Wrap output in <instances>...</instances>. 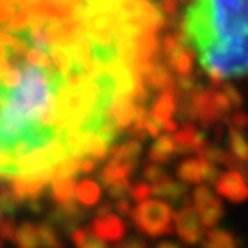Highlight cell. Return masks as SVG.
<instances>
[{"label":"cell","mask_w":248,"mask_h":248,"mask_svg":"<svg viewBox=\"0 0 248 248\" xmlns=\"http://www.w3.org/2000/svg\"><path fill=\"white\" fill-rule=\"evenodd\" d=\"M160 31L126 0L81 12L66 0H0V179L19 202L83 157L107 159L117 114L143 88Z\"/></svg>","instance_id":"obj_1"},{"label":"cell","mask_w":248,"mask_h":248,"mask_svg":"<svg viewBox=\"0 0 248 248\" xmlns=\"http://www.w3.org/2000/svg\"><path fill=\"white\" fill-rule=\"evenodd\" d=\"M179 26L212 86L248 74V0H191Z\"/></svg>","instance_id":"obj_2"},{"label":"cell","mask_w":248,"mask_h":248,"mask_svg":"<svg viewBox=\"0 0 248 248\" xmlns=\"http://www.w3.org/2000/svg\"><path fill=\"white\" fill-rule=\"evenodd\" d=\"M133 224L141 234L150 238H160L172 234L174 231V212L170 210L167 202L160 200H143L131 209Z\"/></svg>","instance_id":"obj_3"},{"label":"cell","mask_w":248,"mask_h":248,"mask_svg":"<svg viewBox=\"0 0 248 248\" xmlns=\"http://www.w3.org/2000/svg\"><path fill=\"white\" fill-rule=\"evenodd\" d=\"M191 205L195 207L198 217H200L203 228H216L217 222L224 216V205L222 202L210 191L209 186L198 185L191 193Z\"/></svg>","instance_id":"obj_4"},{"label":"cell","mask_w":248,"mask_h":248,"mask_svg":"<svg viewBox=\"0 0 248 248\" xmlns=\"http://www.w3.org/2000/svg\"><path fill=\"white\" fill-rule=\"evenodd\" d=\"M174 224L178 236L185 241L186 245H198L203 238V224L193 205L185 202V205L174 214Z\"/></svg>","instance_id":"obj_5"},{"label":"cell","mask_w":248,"mask_h":248,"mask_svg":"<svg viewBox=\"0 0 248 248\" xmlns=\"http://www.w3.org/2000/svg\"><path fill=\"white\" fill-rule=\"evenodd\" d=\"M214 188L231 203H243L248 200V183L240 170L229 169L221 172L214 181Z\"/></svg>","instance_id":"obj_6"},{"label":"cell","mask_w":248,"mask_h":248,"mask_svg":"<svg viewBox=\"0 0 248 248\" xmlns=\"http://www.w3.org/2000/svg\"><path fill=\"white\" fill-rule=\"evenodd\" d=\"M176 145V154L178 155H186V154H202L205 150L207 143V136L205 133L198 129L193 123L186 121L181 128L172 135Z\"/></svg>","instance_id":"obj_7"},{"label":"cell","mask_w":248,"mask_h":248,"mask_svg":"<svg viewBox=\"0 0 248 248\" xmlns=\"http://www.w3.org/2000/svg\"><path fill=\"white\" fill-rule=\"evenodd\" d=\"M90 228L97 232V236H100L104 241H121L124 238V234H126V224L112 210L97 214V217L93 219Z\"/></svg>","instance_id":"obj_8"},{"label":"cell","mask_w":248,"mask_h":248,"mask_svg":"<svg viewBox=\"0 0 248 248\" xmlns=\"http://www.w3.org/2000/svg\"><path fill=\"white\" fill-rule=\"evenodd\" d=\"M186 183H183L181 179L176 181L170 176H164L160 181L154 183L152 185V195L157 198H162L167 203H172V205H179L181 202H186Z\"/></svg>","instance_id":"obj_9"},{"label":"cell","mask_w":248,"mask_h":248,"mask_svg":"<svg viewBox=\"0 0 248 248\" xmlns=\"http://www.w3.org/2000/svg\"><path fill=\"white\" fill-rule=\"evenodd\" d=\"M176 107H178V102H176L174 90L162 92L154 98V102H152L150 117L155 121V123H159L160 126H162L166 121H169L170 117L174 116Z\"/></svg>","instance_id":"obj_10"},{"label":"cell","mask_w":248,"mask_h":248,"mask_svg":"<svg viewBox=\"0 0 248 248\" xmlns=\"http://www.w3.org/2000/svg\"><path fill=\"white\" fill-rule=\"evenodd\" d=\"M140 155H141V141L136 140V138H131V136H128V140H124L123 143L114 145L112 150H110V154H108V159L129 164V166H133V167L138 169Z\"/></svg>","instance_id":"obj_11"},{"label":"cell","mask_w":248,"mask_h":248,"mask_svg":"<svg viewBox=\"0 0 248 248\" xmlns=\"http://www.w3.org/2000/svg\"><path fill=\"white\" fill-rule=\"evenodd\" d=\"M136 170V167L129 166V164L119 162V160L108 159L107 164L100 169V174H98V179H100L102 186L107 188V186L114 185V183L121 181V179H129L131 174Z\"/></svg>","instance_id":"obj_12"},{"label":"cell","mask_w":248,"mask_h":248,"mask_svg":"<svg viewBox=\"0 0 248 248\" xmlns=\"http://www.w3.org/2000/svg\"><path fill=\"white\" fill-rule=\"evenodd\" d=\"M176 154V145L172 135H160L155 138V141L152 143L150 150H148V160L155 164H167L172 160V157Z\"/></svg>","instance_id":"obj_13"},{"label":"cell","mask_w":248,"mask_h":248,"mask_svg":"<svg viewBox=\"0 0 248 248\" xmlns=\"http://www.w3.org/2000/svg\"><path fill=\"white\" fill-rule=\"evenodd\" d=\"M203 166H205V160L203 157H190V159H185L183 162L178 164V169H176V174L186 185H200L203 181Z\"/></svg>","instance_id":"obj_14"},{"label":"cell","mask_w":248,"mask_h":248,"mask_svg":"<svg viewBox=\"0 0 248 248\" xmlns=\"http://www.w3.org/2000/svg\"><path fill=\"white\" fill-rule=\"evenodd\" d=\"M74 198L79 205L83 207H95L102 200V188L97 181L93 179H83L76 185Z\"/></svg>","instance_id":"obj_15"},{"label":"cell","mask_w":248,"mask_h":248,"mask_svg":"<svg viewBox=\"0 0 248 248\" xmlns=\"http://www.w3.org/2000/svg\"><path fill=\"white\" fill-rule=\"evenodd\" d=\"M202 248H240L238 238L226 229L210 228L202 238Z\"/></svg>","instance_id":"obj_16"},{"label":"cell","mask_w":248,"mask_h":248,"mask_svg":"<svg viewBox=\"0 0 248 248\" xmlns=\"http://www.w3.org/2000/svg\"><path fill=\"white\" fill-rule=\"evenodd\" d=\"M50 197L55 203H67L74 198V190H76V181L73 176H59L54 178L50 183Z\"/></svg>","instance_id":"obj_17"},{"label":"cell","mask_w":248,"mask_h":248,"mask_svg":"<svg viewBox=\"0 0 248 248\" xmlns=\"http://www.w3.org/2000/svg\"><path fill=\"white\" fill-rule=\"evenodd\" d=\"M12 240L16 241L17 248H43L42 240H40L38 226L31 224V222H23L14 231Z\"/></svg>","instance_id":"obj_18"},{"label":"cell","mask_w":248,"mask_h":248,"mask_svg":"<svg viewBox=\"0 0 248 248\" xmlns=\"http://www.w3.org/2000/svg\"><path fill=\"white\" fill-rule=\"evenodd\" d=\"M71 240L76 248H108V245L97 236L92 228H76L71 232Z\"/></svg>","instance_id":"obj_19"},{"label":"cell","mask_w":248,"mask_h":248,"mask_svg":"<svg viewBox=\"0 0 248 248\" xmlns=\"http://www.w3.org/2000/svg\"><path fill=\"white\" fill-rule=\"evenodd\" d=\"M228 145H229V152H231L240 162H247L248 160V141H247V138H245L243 131L229 126L228 128Z\"/></svg>","instance_id":"obj_20"},{"label":"cell","mask_w":248,"mask_h":248,"mask_svg":"<svg viewBox=\"0 0 248 248\" xmlns=\"http://www.w3.org/2000/svg\"><path fill=\"white\" fill-rule=\"evenodd\" d=\"M38 231H40V240H42L43 248H62L64 247L61 236H59L57 229H55L50 222H43V224H40Z\"/></svg>","instance_id":"obj_21"},{"label":"cell","mask_w":248,"mask_h":248,"mask_svg":"<svg viewBox=\"0 0 248 248\" xmlns=\"http://www.w3.org/2000/svg\"><path fill=\"white\" fill-rule=\"evenodd\" d=\"M217 88H221L222 92H224V95L229 98V102H231V105H232V108H234V110H236V108H241V107H243V97H241L240 90H238L234 85L222 81L221 85L217 86Z\"/></svg>","instance_id":"obj_22"},{"label":"cell","mask_w":248,"mask_h":248,"mask_svg":"<svg viewBox=\"0 0 248 248\" xmlns=\"http://www.w3.org/2000/svg\"><path fill=\"white\" fill-rule=\"evenodd\" d=\"M166 176V169H164L160 164H155V162H150L143 167V179L147 183H157Z\"/></svg>","instance_id":"obj_23"},{"label":"cell","mask_w":248,"mask_h":248,"mask_svg":"<svg viewBox=\"0 0 248 248\" xmlns=\"http://www.w3.org/2000/svg\"><path fill=\"white\" fill-rule=\"evenodd\" d=\"M226 121H228L229 126L240 129V131H245V129H248V114L243 112L241 108L232 110V112L229 114L228 117H226Z\"/></svg>","instance_id":"obj_24"},{"label":"cell","mask_w":248,"mask_h":248,"mask_svg":"<svg viewBox=\"0 0 248 248\" xmlns=\"http://www.w3.org/2000/svg\"><path fill=\"white\" fill-rule=\"evenodd\" d=\"M152 195V186L147 181H138L136 185L131 186V191H129V197L135 202H143L147 200Z\"/></svg>","instance_id":"obj_25"},{"label":"cell","mask_w":248,"mask_h":248,"mask_svg":"<svg viewBox=\"0 0 248 248\" xmlns=\"http://www.w3.org/2000/svg\"><path fill=\"white\" fill-rule=\"evenodd\" d=\"M114 209H116V212L119 214V216H128L131 214V203H129L128 197L126 198H119V200H114Z\"/></svg>","instance_id":"obj_26"},{"label":"cell","mask_w":248,"mask_h":248,"mask_svg":"<svg viewBox=\"0 0 248 248\" xmlns=\"http://www.w3.org/2000/svg\"><path fill=\"white\" fill-rule=\"evenodd\" d=\"M116 248H148L145 240H141L140 236H131L128 240H124L121 245H117Z\"/></svg>","instance_id":"obj_27"},{"label":"cell","mask_w":248,"mask_h":248,"mask_svg":"<svg viewBox=\"0 0 248 248\" xmlns=\"http://www.w3.org/2000/svg\"><path fill=\"white\" fill-rule=\"evenodd\" d=\"M155 248H179L178 243H172V241H164V243L157 245Z\"/></svg>","instance_id":"obj_28"},{"label":"cell","mask_w":248,"mask_h":248,"mask_svg":"<svg viewBox=\"0 0 248 248\" xmlns=\"http://www.w3.org/2000/svg\"><path fill=\"white\" fill-rule=\"evenodd\" d=\"M243 174V178L245 179H248V160L247 162H241V166H240V169H238Z\"/></svg>","instance_id":"obj_29"}]
</instances>
